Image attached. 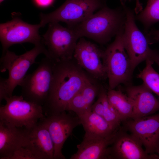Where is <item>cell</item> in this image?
Here are the masks:
<instances>
[{"instance_id":"1","label":"cell","mask_w":159,"mask_h":159,"mask_svg":"<svg viewBox=\"0 0 159 159\" xmlns=\"http://www.w3.org/2000/svg\"><path fill=\"white\" fill-rule=\"evenodd\" d=\"M73 58L54 61L51 89L47 100L42 106L46 116L67 111L73 97L92 82Z\"/></svg>"},{"instance_id":"2","label":"cell","mask_w":159,"mask_h":159,"mask_svg":"<svg viewBox=\"0 0 159 159\" xmlns=\"http://www.w3.org/2000/svg\"><path fill=\"white\" fill-rule=\"evenodd\" d=\"M124 8L112 9L105 6L84 21L71 27L80 38H90L100 44H105L124 27Z\"/></svg>"},{"instance_id":"3","label":"cell","mask_w":159,"mask_h":159,"mask_svg":"<svg viewBox=\"0 0 159 159\" xmlns=\"http://www.w3.org/2000/svg\"><path fill=\"white\" fill-rule=\"evenodd\" d=\"M41 54L48 56L44 45L35 46L32 49L20 55L7 50L3 53L0 59L1 72H8L7 79L0 78V102L12 96L15 87L21 86L30 67L36 63L37 57Z\"/></svg>"},{"instance_id":"4","label":"cell","mask_w":159,"mask_h":159,"mask_svg":"<svg viewBox=\"0 0 159 159\" xmlns=\"http://www.w3.org/2000/svg\"><path fill=\"white\" fill-rule=\"evenodd\" d=\"M123 7L126 19L122 34L123 42L132 70L140 63L147 60L159 64V53L150 48L149 45L151 42L137 26L133 11L125 6Z\"/></svg>"},{"instance_id":"5","label":"cell","mask_w":159,"mask_h":159,"mask_svg":"<svg viewBox=\"0 0 159 159\" xmlns=\"http://www.w3.org/2000/svg\"><path fill=\"white\" fill-rule=\"evenodd\" d=\"M0 107V121L7 125L30 129L45 117L42 106L24 99L21 95L6 98Z\"/></svg>"},{"instance_id":"6","label":"cell","mask_w":159,"mask_h":159,"mask_svg":"<svg viewBox=\"0 0 159 159\" xmlns=\"http://www.w3.org/2000/svg\"><path fill=\"white\" fill-rule=\"evenodd\" d=\"M124 28L103 51V61L108 80L109 89H114L119 85L128 82L133 71L123 43Z\"/></svg>"},{"instance_id":"7","label":"cell","mask_w":159,"mask_h":159,"mask_svg":"<svg viewBox=\"0 0 159 159\" xmlns=\"http://www.w3.org/2000/svg\"><path fill=\"white\" fill-rule=\"evenodd\" d=\"M105 4L103 0H66L59 7L48 13L39 14L41 24L62 22L72 27L82 22Z\"/></svg>"},{"instance_id":"8","label":"cell","mask_w":159,"mask_h":159,"mask_svg":"<svg viewBox=\"0 0 159 159\" xmlns=\"http://www.w3.org/2000/svg\"><path fill=\"white\" fill-rule=\"evenodd\" d=\"M54 61L46 57L37 68L26 75L21 85V95L26 100L43 106L47 101L53 77Z\"/></svg>"},{"instance_id":"9","label":"cell","mask_w":159,"mask_h":159,"mask_svg":"<svg viewBox=\"0 0 159 159\" xmlns=\"http://www.w3.org/2000/svg\"><path fill=\"white\" fill-rule=\"evenodd\" d=\"M48 57L54 61L70 59L80 38L73 28L62 26L58 22L49 24L48 29L42 35Z\"/></svg>"},{"instance_id":"10","label":"cell","mask_w":159,"mask_h":159,"mask_svg":"<svg viewBox=\"0 0 159 159\" xmlns=\"http://www.w3.org/2000/svg\"><path fill=\"white\" fill-rule=\"evenodd\" d=\"M41 24H32L23 21L20 18L13 17L11 20L0 24V39L3 53L12 45L30 43L35 46L44 45L39 35Z\"/></svg>"},{"instance_id":"11","label":"cell","mask_w":159,"mask_h":159,"mask_svg":"<svg viewBox=\"0 0 159 159\" xmlns=\"http://www.w3.org/2000/svg\"><path fill=\"white\" fill-rule=\"evenodd\" d=\"M125 121L127 130L135 137L148 154L159 153V113Z\"/></svg>"},{"instance_id":"12","label":"cell","mask_w":159,"mask_h":159,"mask_svg":"<svg viewBox=\"0 0 159 159\" xmlns=\"http://www.w3.org/2000/svg\"><path fill=\"white\" fill-rule=\"evenodd\" d=\"M50 135L54 147V159H65L62 149L73 129L81 124L78 117L66 111L46 116L41 120Z\"/></svg>"},{"instance_id":"13","label":"cell","mask_w":159,"mask_h":159,"mask_svg":"<svg viewBox=\"0 0 159 159\" xmlns=\"http://www.w3.org/2000/svg\"><path fill=\"white\" fill-rule=\"evenodd\" d=\"M103 51L93 43L83 37L78 40L73 55L77 64L94 78H107L103 59Z\"/></svg>"},{"instance_id":"14","label":"cell","mask_w":159,"mask_h":159,"mask_svg":"<svg viewBox=\"0 0 159 159\" xmlns=\"http://www.w3.org/2000/svg\"><path fill=\"white\" fill-rule=\"evenodd\" d=\"M133 135L122 130L115 133L109 147L108 159H156L158 155L147 154Z\"/></svg>"},{"instance_id":"15","label":"cell","mask_w":159,"mask_h":159,"mask_svg":"<svg viewBox=\"0 0 159 159\" xmlns=\"http://www.w3.org/2000/svg\"><path fill=\"white\" fill-rule=\"evenodd\" d=\"M33 146L28 129L9 126L0 121V159H9L17 150Z\"/></svg>"},{"instance_id":"16","label":"cell","mask_w":159,"mask_h":159,"mask_svg":"<svg viewBox=\"0 0 159 159\" xmlns=\"http://www.w3.org/2000/svg\"><path fill=\"white\" fill-rule=\"evenodd\" d=\"M126 92L133 105V112L131 118L150 115L159 111V99L143 84L129 86L126 88Z\"/></svg>"},{"instance_id":"17","label":"cell","mask_w":159,"mask_h":159,"mask_svg":"<svg viewBox=\"0 0 159 159\" xmlns=\"http://www.w3.org/2000/svg\"><path fill=\"white\" fill-rule=\"evenodd\" d=\"M114 134L108 137L84 135L82 142L77 145V151L70 159H108L109 147L112 142Z\"/></svg>"},{"instance_id":"18","label":"cell","mask_w":159,"mask_h":159,"mask_svg":"<svg viewBox=\"0 0 159 159\" xmlns=\"http://www.w3.org/2000/svg\"><path fill=\"white\" fill-rule=\"evenodd\" d=\"M28 130L30 140L36 150L44 159H54V143L49 130L41 120Z\"/></svg>"},{"instance_id":"19","label":"cell","mask_w":159,"mask_h":159,"mask_svg":"<svg viewBox=\"0 0 159 159\" xmlns=\"http://www.w3.org/2000/svg\"><path fill=\"white\" fill-rule=\"evenodd\" d=\"M77 116L85 130V135L108 137L112 136L116 131L112 130L103 117L92 110Z\"/></svg>"},{"instance_id":"20","label":"cell","mask_w":159,"mask_h":159,"mask_svg":"<svg viewBox=\"0 0 159 159\" xmlns=\"http://www.w3.org/2000/svg\"><path fill=\"white\" fill-rule=\"evenodd\" d=\"M107 96L109 101L117 112L122 121L131 118L133 105L127 95L120 90L109 89L107 91Z\"/></svg>"},{"instance_id":"21","label":"cell","mask_w":159,"mask_h":159,"mask_svg":"<svg viewBox=\"0 0 159 159\" xmlns=\"http://www.w3.org/2000/svg\"><path fill=\"white\" fill-rule=\"evenodd\" d=\"M135 18L143 24L147 33L151 26L159 21V0H148L145 8Z\"/></svg>"},{"instance_id":"22","label":"cell","mask_w":159,"mask_h":159,"mask_svg":"<svg viewBox=\"0 0 159 159\" xmlns=\"http://www.w3.org/2000/svg\"><path fill=\"white\" fill-rule=\"evenodd\" d=\"M145 62V67L137 77L143 81L145 87L159 97V74L153 67V62L149 60Z\"/></svg>"},{"instance_id":"23","label":"cell","mask_w":159,"mask_h":159,"mask_svg":"<svg viewBox=\"0 0 159 159\" xmlns=\"http://www.w3.org/2000/svg\"><path fill=\"white\" fill-rule=\"evenodd\" d=\"M98 97L103 105V117L112 130L115 131L122 121L117 112L109 101L107 96V91L103 87L100 89Z\"/></svg>"},{"instance_id":"24","label":"cell","mask_w":159,"mask_h":159,"mask_svg":"<svg viewBox=\"0 0 159 159\" xmlns=\"http://www.w3.org/2000/svg\"><path fill=\"white\" fill-rule=\"evenodd\" d=\"M80 90L76 94L69 102L67 111H72L77 116L91 110V108L87 104Z\"/></svg>"},{"instance_id":"25","label":"cell","mask_w":159,"mask_h":159,"mask_svg":"<svg viewBox=\"0 0 159 159\" xmlns=\"http://www.w3.org/2000/svg\"><path fill=\"white\" fill-rule=\"evenodd\" d=\"M9 159H44L33 146L21 148L16 151Z\"/></svg>"},{"instance_id":"26","label":"cell","mask_w":159,"mask_h":159,"mask_svg":"<svg viewBox=\"0 0 159 159\" xmlns=\"http://www.w3.org/2000/svg\"><path fill=\"white\" fill-rule=\"evenodd\" d=\"M91 110L92 112L103 117L104 107L101 100L98 97L96 102L92 105Z\"/></svg>"},{"instance_id":"27","label":"cell","mask_w":159,"mask_h":159,"mask_svg":"<svg viewBox=\"0 0 159 159\" xmlns=\"http://www.w3.org/2000/svg\"><path fill=\"white\" fill-rule=\"evenodd\" d=\"M147 36L151 43L159 41V30L152 29L147 34Z\"/></svg>"},{"instance_id":"28","label":"cell","mask_w":159,"mask_h":159,"mask_svg":"<svg viewBox=\"0 0 159 159\" xmlns=\"http://www.w3.org/2000/svg\"><path fill=\"white\" fill-rule=\"evenodd\" d=\"M54 0H33L37 6L41 8H46L51 6Z\"/></svg>"},{"instance_id":"29","label":"cell","mask_w":159,"mask_h":159,"mask_svg":"<svg viewBox=\"0 0 159 159\" xmlns=\"http://www.w3.org/2000/svg\"><path fill=\"white\" fill-rule=\"evenodd\" d=\"M5 0H0V3H1Z\"/></svg>"},{"instance_id":"30","label":"cell","mask_w":159,"mask_h":159,"mask_svg":"<svg viewBox=\"0 0 159 159\" xmlns=\"http://www.w3.org/2000/svg\"><path fill=\"white\" fill-rule=\"evenodd\" d=\"M158 159H159V153H158Z\"/></svg>"},{"instance_id":"31","label":"cell","mask_w":159,"mask_h":159,"mask_svg":"<svg viewBox=\"0 0 159 159\" xmlns=\"http://www.w3.org/2000/svg\"></svg>"}]
</instances>
